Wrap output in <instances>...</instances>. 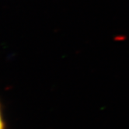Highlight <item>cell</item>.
Masks as SVG:
<instances>
[{"mask_svg": "<svg viewBox=\"0 0 129 129\" xmlns=\"http://www.w3.org/2000/svg\"><path fill=\"white\" fill-rule=\"evenodd\" d=\"M3 128H4V124H3V122L1 113H0V129H3Z\"/></svg>", "mask_w": 129, "mask_h": 129, "instance_id": "6da1fadb", "label": "cell"}]
</instances>
